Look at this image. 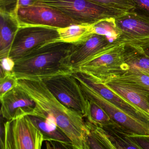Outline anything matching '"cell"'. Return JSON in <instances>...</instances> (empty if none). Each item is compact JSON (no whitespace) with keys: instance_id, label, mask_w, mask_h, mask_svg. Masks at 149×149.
Listing matches in <instances>:
<instances>
[{"instance_id":"cell-31","label":"cell","mask_w":149,"mask_h":149,"mask_svg":"<svg viewBox=\"0 0 149 149\" xmlns=\"http://www.w3.org/2000/svg\"><path fill=\"white\" fill-rule=\"evenodd\" d=\"M52 143L55 149H75L73 145L64 144L55 141H50Z\"/></svg>"},{"instance_id":"cell-24","label":"cell","mask_w":149,"mask_h":149,"mask_svg":"<svg viewBox=\"0 0 149 149\" xmlns=\"http://www.w3.org/2000/svg\"><path fill=\"white\" fill-rule=\"evenodd\" d=\"M96 4L108 8L129 12L134 8L132 0H87Z\"/></svg>"},{"instance_id":"cell-28","label":"cell","mask_w":149,"mask_h":149,"mask_svg":"<svg viewBox=\"0 0 149 149\" xmlns=\"http://www.w3.org/2000/svg\"><path fill=\"white\" fill-rule=\"evenodd\" d=\"M128 136L142 149H149V135H139L128 133Z\"/></svg>"},{"instance_id":"cell-15","label":"cell","mask_w":149,"mask_h":149,"mask_svg":"<svg viewBox=\"0 0 149 149\" xmlns=\"http://www.w3.org/2000/svg\"><path fill=\"white\" fill-rule=\"evenodd\" d=\"M109 89L149 115V94L121 82L108 81L103 83Z\"/></svg>"},{"instance_id":"cell-13","label":"cell","mask_w":149,"mask_h":149,"mask_svg":"<svg viewBox=\"0 0 149 149\" xmlns=\"http://www.w3.org/2000/svg\"><path fill=\"white\" fill-rule=\"evenodd\" d=\"M113 44L106 37L96 34H92L81 42L73 44L69 57V62L73 72Z\"/></svg>"},{"instance_id":"cell-26","label":"cell","mask_w":149,"mask_h":149,"mask_svg":"<svg viewBox=\"0 0 149 149\" xmlns=\"http://www.w3.org/2000/svg\"><path fill=\"white\" fill-rule=\"evenodd\" d=\"M134 8L132 12L149 19V0H132Z\"/></svg>"},{"instance_id":"cell-19","label":"cell","mask_w":149,"mask_h":149,"mask_svg":"<svg viewBox=\"0 0 149 149\" xmlns=\"http://www.w3.org/2000/svg\"><path fill=\"white\" fill-rule=\"evenodd\" d=\"M108 81L124 83L149 94V75L134 70L129 69L126 72L112 77L103 83Z\"/></svg>"},{"instance_id":"cell-1","label":"cell","mask_w":149,"mask_h":149,"mask_svg":"<svg viewBox=\"0 0 149 149\" xmlns=\"http://www.w3.org/2000/svg\"><path fill=\"white\" fill-rule=\"evenodd\" d=\"M18 86L33 100L37 107L71 140L73 147H82L85 142L87 128L84 116L68 108L57 99L41 80L21 79Z\"/></svg>"},{"instance_id":"cell-25","label":"cell","mask_w":149,"mask_h":149,"mask_svg":"<svg viewBox=\"0 0 149 149\" xmlns=\"http://www.w3.org/2000/svg\"><path fill=\"white\" fill-rule=\"evenodd\" d=\"M18 85V79L13 72L0 77V98Z\"/></svg>"},{"instance_id":"cell-16","label":"cell","mask_w":149,"mask_h":149,"mask_svg":"<svg viewBox=\"0 0 149 149\" xmlns=\"http://www.w3.org/2000/svg\"><path fill=\"white\" fill-rule=\"evenodd\" d=\"M20 28L17 15L0 12V58L9 56L12 44Z\"/></svg>"},{"instance_id":"cell-12","label":"cell","mask_w":149,"mask_h":149,"mask_svg":"<svg viewBox=\"0 0 149 149\" xmlns=\"http://www.w3.org/2000/svg\"><path fill=\"white\" fill-rule=\"evenodd\" d=\"M73 74L92 88L106 100L129 116L149 126L148 115L124 100L119 95L109 89L105 84L94 81L87 75L81 72H73Z\"/></svg>"},{"instance_id":"cell-29","label":"cell","mask_w":149,"mask_h":149,"mask_svg":"<svg viewBox=\"0 0 149 149\" xmlns=\"http://www.w3.org/2000/svg\"><path fill=\"white\" fill-rule=\"evenodd\" d=\"M15 62L9 57L1 59V76L13 72Z\"/></svg>"},{"instance_id":"cell-32","label":"cell","mask_w":149,"mask_h":149,"mask_svg":"<svg viewBox=\"0 0 149 149\" xmlns=\"http://www.w3.org/2000/svg\"><path fill=\"white\" fill-rule=\"evenodd\" d=\"M38 1V0H19L18 8L35 5Z\"/></svg>"},{"instance_id":"cell-14","label":"cell","mask_w":149,"mask_h":149,"mask_svg":"<svg viewBox=\"0 0 149 149\" xmlns=\"http://www.w3.org/2000/svg\"><path fill=\"white\" fill-rule=\"evenodd\" d=\"M28 116L43 135L44 141L72 145L69 137L57 126L53 120L45 116L37 106L33 114Z\"/></svg>"},{"instance_id":"cell-10","label":"cell","mask_w":149,"mask_h":149,"mask_svg":"<svg viewBox=\"0 0 149 149\" xmlns=\"http://www.w3.org/2000/svg\"><path fill=\"white\" fill-rule=\"evenodd\" d=\"M0 100L1 117L5 121L31 115L36 106L34 101L18 85L0 98Z\"/></svg>"},{"instance_id":"cell-27","label":"cell","mask_w":149,"mask_h":149,"mask_svg":"<svg viewBox=\"0 0 149 149\" xmlns=\"http://www.w3.org/2000/svg\"><path fill=\"white\" fill-rule=\"evenodd\" d=\"M19 0H0V12L17 15Z\"/></svg>"},{"instance_id":"cell-30","label":"cell","mask_w":149,"mask_h":149,"mask_svg":"<svg viewBox=\"0 0 149 149\" xmlns=\"http://www.w3.org/2000/svg\"><path fill=\"white\" fill-rule=\"evenodd\" d=\"M134 44L139 46L144 54L149 57V41L146 42H137L129 43Z\"/></svg>"},{"instance_id":"cell-11","label":"cell","mask_w":149,"mask_h":149,"mask_svg":"<svg viewBox=\"0 0 149 149\" xmlns=\"http://www.w3.org/2000/svg\"><path fill=\"white\" fill-rule=\"evenodd\" d=\"M120 32V40L125 43L149 41V19L132 11L115 19Z\"/></svg>"},{"instance_id":"cell-17","label":"cell","mask_w":149,"mask_h":149,"mask_svg":"<svg viewBox=\"0 0 149 149\" xmlns=\"http://www.w3.org/2000/svg\"><path fill=\"white\" fill-rule=\"evenodd\" d=\"M124 58L129 69L149 75V57L139 46L134 44L125 43Z\"/></svg>"},{"instance_id":"cell-2","label":"cell","mask_w":149,"mask_h":149,"mask_svg":"<svg viewBox=\"0 0 149 149\" xmlns=\"http://www.w3.org/2000/svg\"><path fill=\"white\" fill-rule=\"evenodd\" d=\"M73 45L59 41L39 47L15 61L13 73L17 79L37 80L73 73L69 62Z\"/></svg>"},{"instance_id":"cell-33","label":"cell","mask_w":149,"mask_h":149,"mask_svg":"<svg viewBox=\"0 0 149 149\" xmlns=\"http://www.w3.org/2000/svg\"><path fill=\"white\" fill-rule=\"evenodd\" d=\"M45 144H46V149H55L51 142L46 141Z\"/></svg>"},{"instance_id":"cell-4","label":"cell","mask_w":149,"mask_h":149,"mask_svg":"<svg viewBox=\"0 0 149 149\" xmlns=\"http://www.w3.org/2000/svg\"><path fill=\"white\" fill-rule=\"evenodd\" d=\"M125 43H115L81 65L76 72L87 75L94 81L103 83L129 70L125 63Z\"/></svg>"},{"instance_id":"cell-20","label":"cell","mask_w":149,"mask_h":149,"mask_svg":"<svg viewBox=\"0 0 149 149\" xmlns=\"http://www.w3.org/2000/svg\"><path fill=\"white\" fill-rule=\"evenodd\" d=\"M87 149H116L101 128L85 120Z\"/></svg>"},{"instance_id":"cell-18","label":"cell","mask_w":149,"mask_h":149,"mask_svg":"<svg viewBox=\"0 0 149 149\" xmlns=\"http://www.w3.org/2000/svg\"><path fill=\"white\" fill-rule=\"evenodd\" d=\"M93 25L73 24L58 29L60 41L72 44L81 42L94 34Z\"/></svg>"},{"instance_id":"cell-9","label":"cell","mask_w":149,"mask_h":149,"mask_svg":"<svg viewBox=\"0 0 149 149\" xmlns=\"http://www.w3.org/2000/svg\"><path fill=\"white\" fill-rule=\"evenodd\" d=\"M17 17L20 27L43 26L59 29L79 24L61 12L41 5L19 8Z\"/></svg>"},{"instance_id":"cell-5","label":"cell","mask_w":149,"mask_h":149,"mask_svg":"<svg viewBox=\"0 0 149 149\" xmlns=\"http://www.w3.org/2000/svg\"><path fill=\"white\" fill-rule=\"evenodd\" d=\"M73 73L58 74L41 81L62 104L81 114L85 118L87 111V100Z\"/></svg>"},{"instance_id":"cell-7","label":"cell","mask_w":149,"mask_h":149,"mask_svg":"<svg viewBox=\"0 0 149 149\" xmlns=\"http://www.w3.org/2000/svg\"><path fill=\"white\" fill-rule=\"evenodd\" d=\"M57 29L43 26L20 27L9 57L15 61L39 47L61 41Z\"/></svg>"},{"instance_id":"cell-8","label":"cell","mask_w":149,"mask_h":149,"mask_svg":"<svg viewBox=\"0 0 149 149\" xmlns=\"http://www.w3.org/2000/svg\"><path fill=\"white\" fill-rule=\"evenodd\" d=\"M73 74L78 81L86 99L94 102L100 106L119 127L129 134L149 135L148 125L129 116L106 100L82 80Z\"/></svg>"},{"instance_id":"cell-3","label":"cell","mask_w":149,"mask_h":149,"mask_svg":"<svg viewBox=\"0 0 149 149\" xmlns=\"http://www.w3.org/2000/svg\"><path fill=\"white\" fill-rule=\"evenodd\" d=\"M35 5L54 9L79 24L88 25H94L107 18H116L127 12L87 0H38Z\"/></svg>"},{"instance_id":"cell-23","label":"cell","mask_w":149,"mask_h":149,"mask_svg":"<svg viewBox=\"0 0 149 149\" xmlns=\"http://www.w3.org/2000/svg\"><path fill=\"white\" fill-rule=\"evenodd\" d=\"M115 19L107 18L94 24V34L106 37L112 43L121 42L120 40V32L116 26Z\"/></svg>"},{"instance_id":"cell-6","label":"cell","mask_w":149,"mask_h":149,"mask_svg":"<svg viewBox=\"0 0 149 149\" xmlns=\"http://www.w3.org/2000/svg\"><path fill=\"white\" fill-rule=\"evenodd\" d=\"M3 149H42L43 137L28 116L5 121Z\"/></svg>"},{"instance_id":"cell-22","label":"cell","mask_w":149,"mask_h":149,"mask_svg":"<svg viewBox=\"0 0 149 149\" xmlns=\"http://www.w3.org/2000/svg\"><path fill=\"white\" fill-rule=\"evenodd\" d=\"M116 149H142L128 136V133L118 127H100Z\"/></svg>"},{"instance_id":"cell-21","label":"cell","mask_w":149,"mask_h":149,"mask_svg":"<svg viewBox=\"0 0 149 149\" xmlns=\"http://www.w3.org/2000/svg\"><path fill=\"white\" fill-rule=\"evenodd\" d=\"M85 118L87 121L99 127H119L100 106L91 100H87V111Z\"/></svg>"}]
</instances>
